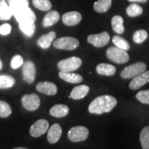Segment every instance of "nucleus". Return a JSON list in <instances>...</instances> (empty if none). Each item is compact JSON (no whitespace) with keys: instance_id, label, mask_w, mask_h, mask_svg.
<instances>
[{"instance_id":"obj_33","label":"nucleus","mask_w":149,"mask_h":149,"mask_svg":"<svg viewBox=\"0 0 149 149\" xmlns=\"http://www.w3.org/2000/svg\"><path fill=\"white\" fill-rule=\"evenodd\" d=\"M12 113L10 106L6 102L0 100V117L6 118L10 116Z\"/></svg>"},{"instance_id":"obj_21","label":"nucleus","mask_w":149,"mask_h":149,"mask_svg":"<svg viewBox=\"0 0 149 149\" xmlns=\"http://www.w3.org/2000/svg\"><path fill=\"white\" fill-rule=\"evenodd\" d=\"M96 70L97 72L100 75L112 76L116 72V68L111 64L102 63L97 65Z\"/></svg>"},{"instance_id":"obj_24","label":"nucleus","mask_w":149,"mask_h":149,"mask_svg":"<svg viewBox=\"0 0 149 149\" xmlns=\"http://www.w3.org/2000/svg\"><path fill=\"white\" fill-rule=\"evenodd\" d=\"M111 25L113 31L117 34H122L124 32V19L120 15H115L112 18Z\"/></svg>"},{"instance_id":"obj_13","label":"nucleus","mask_w":149,"mask_h":149,"mask_svg":"<svg viewBox=\"0 0 149 149\" xmlns=\"http://www.w3.org/2000/svg\"><path fill=\"white\" fill-rule=\"evenodd\" d=\"M36 89L39 92L47 95H55L57 93V87L55 84L49 81H42L36 85Z\"/></svg>"},{"instance_id":"obj_27","label":"nucleus","mask_w":149,"mask_h":149,"mask_svg":"<svg viewBox=\"0 0 149 149\" xmlns=\"http://www.w3.org/2000/svg\"><path fill=\"white\" fill-rule=\"evenodd\" d=\"M15 80L12 76L6 74L0 75V89H6L13 86Z\"/></svg>"},{"instance_id":"obj_11","label":"nucleus","mask_w":149,"mask_h":149,"mask_svg":"<svg viewBox=\"0 0 149 149\" xmlns=\"http://www.w3.org/2000/svg\"><path fill=\"white\" fill-rule=\"evenodd\" d=\"M22 72L24 81H26L28 84L33 83L36 76V68L34 63L31 61H26V62H24Z\"/></svg>"},{"instance_id":"obj_20","label":"nucleus","mask_w":149,"mask_h":149,"mask_svg":"<svg viewBox=\"0 0 149 149\" xmlns=\"http://www.w3.org/2000/svg\"><path fill=\"white\" fill-rule=\"evenodd\" d=\"M56 37V33L54 31L47 33V34L42 35L37 40V44L42 48L46 49L50 47L51 45V43L55 40Z\"/></svg>"},{"instance_id":"obj_16","label":"nucleus","mask_w":149,"mask_h":149,"mask_svg":"<svg viewBox=\"0 0 149 149\" xmlns=\"http://www.w3.org/2000/svg\"><path fill=\"white\" fill-rule=\"evenodd\" d=\"M59 77L65 81L72 84H79L83 81V77L77 73H73L72 72L60 71Z\"/></svg>"},{"instance_id":"obj_18","label":"nucleus","mask_w":149,"mask_h":149,"mask_svg":"<svg viewBox=\"0 0 149 149\" xmlns=\"http://www.w3.org/2000/svg\"><path fill=\"white\" fill-rule=\"evenodd\" d=\"M68 113H69V108L64 104H57L53 106L50 110V114L57 118L66 117Z\"/></svg>"},{"instance_id":"obj_17","label":"nucleus","mask_w":149,"mask_h":149,"mask_svg":"<svg viewBox=\"0 0 149 149\" xmlns=\"http://www.w3.org/2000/svg\"><path fill=\"white\" fill-rule=\"evenodd\" d=\"M89 87L86 85H80L75 86L70 93V97L73 100H81L87 95L89 92Z\"/></svg>"},{"instance_id":"obj_32","label":"nucleus","mask_w":149,"mask_h":149,"mask_svg":"<svg viewBox=\"0 0 149 149\" xmlns=\"http://www.w3.org/2000/svg\"><path fill=\"white\" fill-rule=\"evenodd\" d=\"M148 38V33L145 30H138L134 33L133 40L136 44H141Z\"/></svg>"},{"instance_id":"obj_28","label":"nucleus","mask_w":149,"mask_h":149,"mask_svg":"<svg viewBox=\"0 0 149 149\" xmlns=\"http://www.w3.org/2000/svg\"><path fill=\"white\" fill-rule=\"evenodd\" d=\"M139 140L143 149H149V126H146L141 130Z\"/></svg>"},{"instance_id":"obj_35","label":"nucleus","mask_w":149,"mask_h":149,"mask_svg":"<svg viewBox=\"0 0 149 149\" xmlns=\"http://www.w3.org/2000/svg\"><path fill=\"white\" fill-rule=\"evenodd\" d=\"M24 64V59L21 55H15L11 59L10 66L13 69H17L21 67Z\"/></svg>"},{"instance_id":"obj_3","label":"nucleus","mask_w":149,"mask_h":149,"mask_svg":"<svg viewBox=\"0 0 149 149\" xmlns=\"http://www.w3.org/2000/svg\"><path fill=\"white\" fill-rule=\"evenodd\" d=\"M107 55L110 60L117 64H125L129 60V55L127 52L116 46L108 48Z\"/></svg>"},{"instance_id":"obj_15","label":"nucleus","mask_w":149,"mask_h":149,"mask_svg":"<svg viewBox=\"0 0 149 149\" xmlns=\"http://www.w3.org/2000/svg\"><path fill=\"white\" fill-rule=\"evenodd\" d=\"M62 129L61 126L58 124H55L51 126L48 131L47 139L50 144H55L60 139Z\"/></svg>"},{"instance_id":"obj_8","label":"nucleus","mask_w":149,"mask_h":149,"mask_svg":"<svg viewBox=\"0 0 149 149\" xmlns=\"http://www.w3.org/2000/svg\"><path fill=\"white\" fill-rule=\"evenodd\" d=\"M88 43L97 48H101L109 44L110 35L107 32H102L99 34L90 35L87 38Z\"/></svg>"},{"instance_id":"obj_29","label":"nucleus","mask_w":149,"mask_h":149,"mask_svg":"<svg viewBox=\"0 0 149 149\" xmlns=\"http://www.w3.org/2000/svg\"><path fill=\"white\" fill-rule=\"evenodd\" d=\"M33 3L35 8L42 11H49L52 8L50 0H33Z\"/></svg>"},{"instance_id":"obj_25","label":"nucleus","mask_w":149,"mask_h":149,"mask_svg":"<svg viewBox=\"0 0 149 149\" xmlns=\"http://www.w3.org/2000/svg\"><path fill=\"white\" fill-rule=\"evenodd\" d=\"M12 14L20 9L29 6V0H7Z\"/></svg>"},{"instance_id":"obj_10","label":"nucleus","mask_w":149,"mask_h":149,"mask_svg":"<svg viewBox=\"0 0 149 149\" xmlns=\"http://www.w3.org/2000/svg\"><path fill=\"white\" fill-rule=\"evenodd\" d=\"M49 128V124L47 120L44 119L37 120L31 126L30 128V134L34 137H38L44 135Z\"/></svg>"},{"instance_id":"obj_4","label":"nucleus","mask_w":149,"mask_h":149,"mask_svg":"<svg viewBox=\"0 0 149 149\" xmlns=\"http://www.w3.org/2000/svg\"><path fill=\"white\" fill-rule=\"evenodd\" d=\"M54 47L65 51H72L79 46V40L71 37H63L57 39L53 42Z\"/></svg>"},{"instance_id":"obj_26","label":"nucleus","mask_w":149,"mask_h":149,"mask_svg":"<svg viewBox=\"0 0 149 149\" xmlns=\"http://www.w3.org/2000/svg\"><path fill=\"white\" fill-rule=\"evenodd\" d=\"M112 3V0H98L97 1L95 2L93 8L97 13L107 12L111 8Z\"/></svg>"},{"instance_id":"obj_39","label":"nucleus","mask_w":149,"mask_h":149,"mask_svg":"<svg viewBox=\"0 0 149 149\" xmlns=\"http://www.w3.org/2000/svg\"><path fill=\"white\" fill-rule=\"evenodd\" d=\"M13 149H28V148H24V147H17V148H15Z\"/></svg>"},{"instance_id":"obj_34","label":"nucleus","mask_w":149,"mask_h":149,"mask_svg":"<svg viewBox=\"0 0 149 149\" xmlns=\"http://www.w3.org/2000/svg\"><path fill=\"white\" fill-rule=\"evenodd\" d=\"M136 98L141 103L149 104V90L139 91L136 95Z\"/></svg>"},{"instance_id":"obj_14","label":"nucleus","mask_w":149,"mask_h":149,"mask_svg":"<svg viewBox=\"0 0 149 149\" xmlns=\"http://www.w3.org/2000/svg\"><path fill=\"white\" fill-rule=\"evenodd\" d=\"M81 15L77 11H71L63 15L62 22L65 25L68 26L77 25L81 22Z\"/></svg>"},{"instance_id":"obj_37","label":"nucleus","mask_w":149,"mask_h":149,"mask_svg":"<svg viewBox=\"0 0 149 149\" xmlns=\"http://www.w3.org/2000/svg\"><path fill=\"white\" fill-rule=\"evenodd\" d=\"M130 2H137V3H146L148 1V0H128Z\"/></svg>"},{"instance_id":"obj_22","label":"nucleus","mask_w":149,"mask_h":149,"mask_svg":"<svg viewBox=\"0 0 149 149\" xmlns=\"http://www.w3.org/2000/svg\"><path fill=\"white\" fill-rule=\"evenodd\" d=\"M13 16L10 8L6 0H0V20H9Z\"/></svg>"},{"instance_id":"obj_30","label":"nucleus","mask_w":149,"mask_h":149,"mask_svg":"<svg viewBox=\"0 0 149 149\" xmlns=\"http://www.w3.org/2000/svg\"><path fill=\"white\" fill-rule=\"evenodd\" d=\"M113 42L116 46V47L120 48V49L124 50L126 51L130 49L129 43L126 40H124V38L118 36V35H115L113 37Z\"/></svg>"},{"instance_id":"obj_5","label":"nucleus","mask_w":149,"mask_h":149,"mask_svg":"<svg viewBox=\"0 0 149 149\" xmlns=\"http://www.w3.org/2000/svg\"><path fill=\"white\" fill-rule=\"evenodd\" d=\"M81 59L77 57H71L59 61L57 67L60 71L72 72L81 66Z\"/></svg>"},{"instance_id":"obj_38","label":"nucleus","mask_w":149,"mask_h":149,"mask_svg":"<svg viewBox=\"0 0 149 149\" xmlns=\"http://www.w3.org/2000/svg\"><path fill=\"white\" fill-rule=\"evenodd\" d=\"M2 66H3V64L2 62H1V60L0 59V70H1V68H2Z\"/></svg>"},{"instance_id":"obj_31","label":"nucleus","mask_w":149,"mask_h":149,"mask_svg":"<svg viewBox=\"0 0 149 149\" xmlns=\"http://www.w3.org/2000/svg\"><path fill=\"white\" fill-rule=\"evenodd\" d=\"M143 8L140 6L136 3H132L128 6L126 8V13L128 16L134 17H137L142 14Z\"/></svg>"},{"instance_id":"obj_23","label":"nucleus","mask_w":149,"mask_h":149,"mask_svg":"<svg viewBox=\"0 0 149 149\" xmlns=\"http://www.w3.org/2000/svg\"><path fill=\"white\" fill-rule=\"evenodd\" d=\"M22 32L27 37H32L35 32V24L33 22H23L19 23Z\"/></svg>"},{"instance_id":"obj_1","label":"nucleus","mask_w":149,"mask_h":149,"mask_svg":"<svg viewBox=\"0 0 149 149\" xmlns=\"http://www.w3.org/2000/svg\"><path fill=\"white\" fill-rule=\"evenodd\" d=\"M117 103V100L113 96L109 95L99 96L90 104L88 111L90 113L97 115L109 113L116 107Z\"/></svg>"},{"instance_id":"obj_6","label":"nucleus","mask_w":149,"mask_h":149,"mask_svg":"<svg viewBox=\"0 0 149 149\" xmlns=\"http://www.w3.org/2000/svg\"><path fill=\"white\" fill-rule=\"evenodd\" d=\"M89 135V130L85 126H77L70 128L68 133V137L72 142L85 141Z\"/></svg>"},{"instance_id":"obj_2","label":"nucleus","mask_w":149,"mask_h":149,"mask_svg":"<svg viewBox=\"0 0 149 149\" xmlns=\"http://www.w3.org/2000/svg\"><path fill=\"white\" fill-rule=\"evenodd\" d=\"M146 64L144 62L135 63V64L126 66L121 72L120 75L123 79L134 78L146 71Z\"/></svg>"},{"instance_id":"obj_9","label":"nucleus","mask_w":149,"mask_h":149,"mask_svg":"<svg viewBox=\"0 0 149 149\" xmlns=\"http://www.w3.org/2000/svg\"><path fill=\"white\" fill-rule=\"evenodd\" d=\"M13 15L15 17V19L19 23L23 22H35L36 20V15H35V13L29 6L17 10Z\"/></svg>"},{"instance_id":"obj_19","label":"nucleus","mask_w":149,"mask_h":149,"mask_svg":"<svg viewBox=\"0 0 149 149\" xmlns=\"http://www.w3.org/2000/svg\"><path fill=\"white\" fill-rule=\"evenodd\" d=\"M60 19V15L57 11L52 10L46 15L43 19V26L49 27L57 23Z\"/></svg>"},{"instance_id":"obj_7","label":"nucleus","mask_w":149,"mask_h":149,"mask_svg":"<svg viewBox=\"0 0 149 149\" xmlns=\"http://www.w3.org/2000/svg\"><path fill=\"white\" fill-rule=\"evenodd\" d=\"M40 98L37 95H25L22 98V104L24 108L29 111H35L39 109L40 106Z\"/></svg>"},{"instance_id":"obj_12","label":"nucleus","mask_w":149,"mask_h":149,"mask_svg":"<svg viewBox=\"0 0 149 149\" xmlns=\"http://www.w3.org/2000/svg\"><path fill=\"white\" fill-rule=\"evenodd\" d=\"M149 82V70L145 71L134 77L130 82L129 87L132 90H137Z\"/></svg>"},{"instance_id":"obj_36","label":"nucleus","mask_w":149,"mask_h":149,"mask_svg":"<svg viewBox=\"0 0 149 149\" xmlns=\"http://www.w3.org/2000/svg\"><path fill=\"white\" fill-rule=\"evenodd\" d=\"M12 31V27L9 24H3L0 26V35H8L11 33Z\"/></svg>"}]
</instances>
